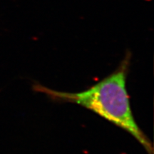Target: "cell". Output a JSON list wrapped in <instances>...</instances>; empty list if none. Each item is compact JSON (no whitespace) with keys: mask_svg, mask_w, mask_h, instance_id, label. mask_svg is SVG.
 <instances>
[{"mask_svg":"<svg viewBox=\"0 0 154 154\" xmlns=\"http://www.w3.org/2000/svg\"><path fill=\"white\" fill-rule=\"evenodd\" d=\"M131 54L126 55L116 69L88 89L76 93L59 91L34 84L33 90L57 102L80 105L126 131L143 146L148 154H153V144L135 121L126 89V79Z\"/></svg>","mask_w":154,"mask_h":154,"instance_id":"6da1fadb","label":"cell"}]
</instances>
